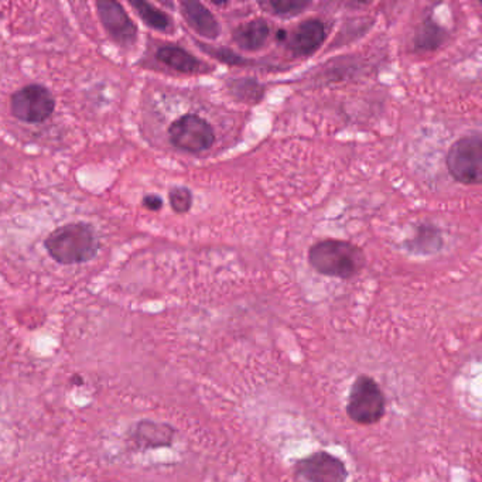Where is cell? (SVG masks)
<instances>
[{
    "mask_svg": "<svg viewBox=\"0 0 482 482\" xmlns=\"http://www.w3.org/2000/svg\"><path fill=\"white\" fill-rule=\"evenodd\" d=\"M48 255L62 265L87 263L98 255L99 244L94 228L86 222H71L57 228L45 242Z\"/></svg>",
    "mask_w": 482,
    "mask_h": 482,
    "instance_id": "1",
    "label": "cell"
},
{
    "mask_svg": "<svg viewBox=\"0 0 482 482\" xmlns=\"http://www.w3.org/2000/svg\"><path fill=\"white\" fill-rule=\"evenodd\" d=\"M309 263L320 275L346 280L362 270L365 255L360 246L351 242L324 239L310 248Z\"/></svg>",
    "mask_w": 482,
    "mask_h": 482,
    "instance_id": "2",
    "label": "cell"
},
{
    "mask_svg": "<svg viewBox=\"0 0 482 482\" xmlns=\"http://www.w3.org/2000/svg\"><path fill=\"white\" fill-rule=\"evenodd\" d=\"M348 418L361 426H374L386 413V396L377 380L370 375L355 378L346 401Z\"/></svg>",
    "mask_w": 482,
    "mask_h": 482,
    "instance_id": "3",
    "label": "cell"
},
{
    "mask_svg": "<svg viewBox=\"0 0 482 482\" xmlns=\"http://www.w3.org/2000/svg\"><path fill=\"white\" fill-rule=\"evenodd\" d=\"M448 173L465 186H476L482 180L481 137H465L455 140L445 157Z\"/></svg>",
    "mask_w": 482,
    "mask_h": 482,
    "instance_id": "4",
    "label": "cell"
},
{
    "mask_svg": "<svg viewBox=\"0 0 482 482\" xmlns=\"http://www.w3.org/2000/svg\"><path fill=\"white\" fill-rule=\"evenodd\" d=\"M171 145L187 154H203L214 146L215 132L208 120L188 113L174 120L169 128Z\"/></svg>",
    "mask_w": 482,
    "mask_h": 482,
    "instance_id": "5",
    "label": "cell"
},
{
    "mask_svg": "<svg viewBox=\"0 0 482 482\" xmlns=\"http://www.w3.org/2000/svg\"><path fill=\"white\" fill-rule=\"evenodd\" d=\"M54 109L55 99L52 91L40 84L23 87L11 98L12 115L21 122H45L53 115Z\"/></svg>",
    "mask_w": 482,
    "mask_h": 482,
    "instance_id": "6",
    "label": "cell"
},
{
    "mask_svg": "<svg viewBox=\"0 0 482 482\" xmlns=\"http://www.w3.org/2000/svg\"><path fill=\"white\" fill-rule=\"evenodd\" d=\"M295 476L304 482H346L345 462L328 452H316L297 460L293 465Z\"/></svg>",
    "mask_w": 482,
    "mask_h": 482,
    "instance_id": "7",
    "label": "cell"
},
{
    "mask_svg": "<svg viewBox=\"0 0 482 482\" xmlns=\"http://www.w3.org/2000/svg\"><path fill=\"white\" fill-rule=\"evenodd\" d=\"M96 11L106 33L118 45L132 46L137 41V24L133 23L129 14L126 13L122 4L118 2H98Z\"/></svg>",
    "mask_w": 482,
    "mask_h": 482,
    "instance_id": "8",
    "label": "cell"
},
{
    "mask_svg": "<svg viewBox=\"0 0 482 482\" xmlns=\"http://www.w3.org/2000/svg\"><path fill=\"white\" fill-rule=\"evenodd\" d=\"M326 38V24L319 19H309L293 31L289 47L295 57H307L314 54L324 45Z\"/></svg>",
    "mask_w": 482,
    "mask_h": 482,
    "instance_id": "9",
    "label": "cell"
},
{
    "mask_svg": "<svg viewBox=\"0 0 482 482\" xmlns=\"http://www.w3.org/2000/svg\"><path fill=\"white\" fill-rule=\"evenodd\" d=\"M181 14L190 28L201 37L214 40L220 36V23L214 13L200 2H181Z\"/></svg>",
    "mask_w": 482,
    "mask_h": 482,
    "instance_id": "10",
    "label": "cell"
},
{
    "mask_svg": "<svg viewBox=\"0 0 482 482\" xmlns=\"http://www.w3.org/2000/svg\"><path fill=\"white\" fill-rule=\"evenodd\" d=\"M174 430L164 423L154 421H140L137 428H133L132 442L142 448L169 447L173 443Z\"/></svg>",
    "mask_w": 482,
    "mask_h": 482,
    "instance_id": "11",
    "label": "cell"
},
{
    "mask_svg": "<svg viewBox=\"0 0 482 482\" xmlns=\"http://www.w3.org/2000/svg\"><path fill=\"white\" fill-rule=\"evenodd\" d=\"M156 58L169 69L183 72V74H200V72H204L205 69H208L204 62H200L191 53L179 47V46L160 47L157 50Z\"/></svg>",
    "mask_w": 482,
    "mask_h": 482,
    "instance_id": "12",
    "label": "cell"
},
{
    "mask_svg": "<svg viewBox=\"0 0 482 482\" xmlns=\"http://www.w3.org/2000/svg\"><path fill=\"white\" fill-rule=\"evenodd\" d=\"M269 36L270 24L265 19H255L235 29L232 40L245 52H256L266 45Z\"/></svg>",
    "mask_w": 482,
    "mask_h": 482,
    "instance_id": "13",
    "label": "cell"
},
{
    "mask_svg": "<svg viewBox=\"0 0 482 482\" xmlns=\"http://www.w3.org/2000/svg\"><path fill=\"white\" fill-rule=\"evenodd\" d=\"M408 246L414 253H423V255L436 253L443 246L442 232L435 225H420L413 237L409 239Z\"/></svg>",
    "mask_w": 482,
    "mask_h": 482,
    "instance_id": "14",
    "label": "cell"
},
{
    "mask_svg": "<svg viewBox=\"0 0 482 482\" xmlns=\"http://www.w3.org/2000/svg\"><path fill=\"white\" fill-rule=\"evenodd\" d=\"M445 37L447 35L440 24L428 21L419 29L418 35L414 37V47L418 48L419 52H435L445 43Z\"/></svg>",
    "mask_w": 482,
    "mask_h": 482,
    "instance_id": "15",
    "label": "cell"
},
{
    "mask_svg": "<svg viewBox=\"0 0 482 482\" xmlns=\"http://www.w3.org/2000/svg\"><path fill=\"white\" fill-rule=\"evenodd\" d=\"M135 11L139 14V18L145 21L146 26L149 28L154 29V30L159 31H167L171 29V19L167 16L164 12L157 9L154 4H147V2H142V0H137V2H130Z\"/></svg>",
    "mask_w": 482,
    "mask_h": 482,
    "instance_id": "16",
    "label": "cell"
},
{
    "mask_svg": "<svg viewBox=\"0 0 482 482\" xmlns=\"http://www.w3.org/2000/svg\"><path fill=\"white\" fill-rule=\"evenodd\" d=\"M171 208L177 214H187L193 207V193L187 187H173L169 193Z\"/></svg>",
    "mask_w": 482,
    "mask_h": 482,
    "instance_id": "17",
    "label": "cell"
},
{
    "mask_svg": "<svg viewBox=\"0 0 482 482\" xmlns=\"http://www.w3.org/2000/svg\"><path fill=\"white\" fill-rule=\"evenodd\" d=\"M268 6L272 9L273 13L290 18L302 13L310 6V2H270Z\"/></svg>",
    "mask_w": 482,
    "mask_h": 482,
    "instance_id": "18",
    "label": "cell"
},
{
    "mask_svg": "<svg viewBox=\"0 0 482 482\" xmlns=\"http://www.w3.org/2000/svg\"><path fill=\"white\" fill-rule=\"evenodd\" d=\"M242 81L235 82L232 86L235 94H239L242 99H252V101H259L261 96H256V94H263L262 88H259L258 82L252 81L249 79H241Z\"/></svg>",
    "mask_w": 482,
    "mask_h": 482,
    "instance_id": "19",
    "label": "cell"
},
{
    "mask_svg": "<svg viewBox=\"0 0 482 482\" xmlns=\"http://www.w3.org/2000/svg\"><path fill=\"white\" fill-rule=\"evenodd\" d=\"M143 207L149 211H159L163 207V200L156 195V194H150L146 197L143 198Z\"/></svg>",
    "mask_w": 482,
    "mask_h": 482,
    "instance_id": "20",
    "label": "cell"
}]
</instances>
